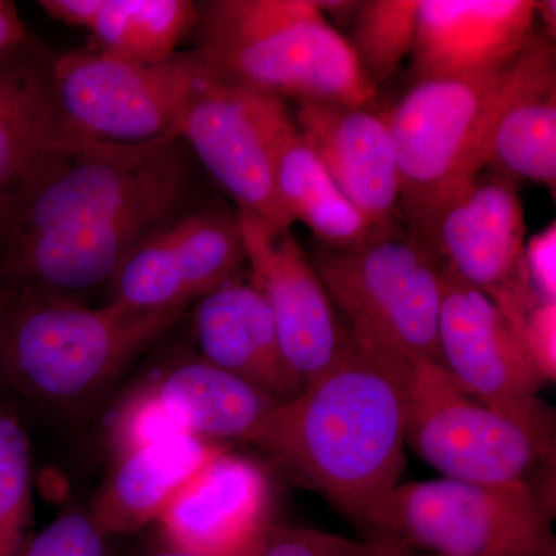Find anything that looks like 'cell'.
Instances as JSON below:
<instances>
[{"instance_id":"cell-30","label":"cell","mask_w":556,"mask_h":556,"mask_svg":"<svg viewBox=\"0 0 556 556\" xmlns=\"http://www.w3.org/2000/svg\"><path fill=\"white\" fill-rule=\"evenodd\" d=\"M517 331L544 382L556 376V302H540L519 318Z\"/></svg>"},{"instance_id":"cell-27","label":"cell","mask_w":556,"mask_h":556,"mask_svg":"<svg viewBox=\"0 0 556 556\" xmlns=\"http://www.w3.org/2000/svg\"><path fill=\"white\" fill-rule=\"evenodd\" d=\"M182 434L193 433L167 407L152 386L135 393L121 407L112 426V441L118 455Z\"/></svg>"},{"instance_id":"cell-1","label":"cell","mask_w":556,"mask_h":556,"mask_svg":"<svg viewBox=\"0 0 556 556\" xmlns=\"http://www.w3.org/2000/svg\"><path fill=\"white\" fill-rule=\"evenodd\" d=\"M181 138H75L0 222V280L58 298L108 287L139 241L193 204Z\"/></svg>"},{"instance_id":"cell-4","label":"cell","mask_w":556,"mask_h":556,"mask_svg":"<svg viewBox=\"0 0 556 556\" xmlns=\"http://www.w3.org/2000/svg\"><path fill=\"white\" fill-rule=\"evenodd\" d=\"M193 50L233 83L294 101L368 108L376 84L314 0L197 3Z\"/></svg>"},{"instance_id":"cell-9","label":"cell","mask_w":556,"mask_h":556,"mask_svg":"<svg viewBox=\"0 0 556 556\" xmlns=\"http://www.w3.org/2000/svg\"><path fill=\"white\" fill-rule=\"evenodd\" d=\"M407 442L444 478L485 485L530 484L551 453V430L489 407L444 365L408 361Z\"/></svg>"},{"instance_id":"cell-20","label":"cell","mask_w":556,"mask_h":556,"mask_svg":"<svg viewBox=\"0 0 556 556\" xmlns=\"http://www.w3.org/2000/svg\"><path fill=\"white\" fill-rule=\"evenodd\" d=\"M485 169L555 190L556 53L547 33L533 31L511 64L486 135Z\"/></svg>"},{"instance_id":"cell-14","label":"cell","mask_w":556,"mask_h":556,"mask_svg":"<svg viewBox=\"0 0 556 556\" xmlns=\"http://www.w3.org/2000/svg\"><path fill=\"white\" fill-rule=\"evenodd\" d=\"M179 138L239 211L292 228L274 182L268 146L243 86L212 68L186 110Z\"/></svg>"},{"instance_id":"cell-3","label":"cell","mask_w":556,"mask_h":556,"mask_svg":"<svg viewBox=\"0 0 556 556\" xmlns=\"http://www.w3.org/2000/svg\"><path fill=\"white\" fill-rule=\"evenodd\" d=\"M186 309L90 308L0 280V388L36 407H89Z\"/></svg>"},{"instance_id":"cell-29","label":"cell","mask_w":556,"mask_h":556,"mask_svg":"<svg viewBox=\"0 0 556 556\" xmlns=\"http://www.w3.org/2000/svg\"><path fill=\"white\" fill-rule=\"evenodd\" d=\"M104 536L90 515L72 511L31 536L22 556H105Z\"/></svg>"},{"instance_id":"cell-11","label":"cell","mask_w":556,"mask_h":556,"mask_svg":"<svg viewBox=\"0 0 556 556\" xmlns=\"http://www.w3.org/2000/svg\"><path fill=\"white\" fill-rule=\"evenodd\" d=\"M243 265L237 214L193 203L131 249L110 281V302L137 313L188 309Z\"/></svg>"},{"instance_id":"cell-19","label":"cell","mask_w":556,"mask_h":556,"mask_svg":"<svg viewBox=\"0 0 556 556\" xmlns=\"http://www.w3.org/2000/svg\"><path fill=\"white\" fill-rule=\"evenodd\" d=\"M243 89L268 146L278 197L292 223H303L327 249L357 247L382 232L340 192L303 138L287 102Z\"/></svg>"},{"instance_id":"cell-23","label":"cell","mask_w":556,"mask_h":556,"mask_svg":"<svg viewBox=\"0 0 556 556\" xmlns=\"http://www.w3.org/2000/svg\"><path fill=\"white\" fill-rule=\"evenodd\" d=\"M38 5L51 20L89 31L90 50L142 64L177 53L199 16L190 0H40Z\"/></svg>"},{"instance_id":"cell-25","label":"cell","mask_w":556,"mask_h":556,"mask_svg":"<svg viewBox=\"0 0 556 556\" xmlns=\"http://www.w3.org/2000/svg\"><path fill=\"white\" fill-rule=\"evenodd\" d=\"M420 0L358 2L348 43L372 83H383L412 56Z\"/></svg>"},{"instance_id":"cell-21","label":"cell","mask_w":556,"mask_h":556,"mask_svg":"<svg viewBox=\"0 0 556 556\" xmlns=\"http://www.w3.org/2000/svg\"><path fill=\"white\" fill-rule=\"evenodd\" d=\"M193 332L204 361L258 388L278 404L303 390L289 365L268 303L257 288L236 277L197 303Z\"/></svg>"},{"instance_id":"cell-28","label":"cell","mask_w":556,"mask_h":556,"mask_svg":"<svg viewBox=\"0 0 556 556\" xmlns=\"http://www.w3.org/2000/svg\"><path fill=\"white\" fill-rule=\"evenodd\" d=\"M399 547L383 541H357L314 529L270 530L257 556H397Z\"/></svg>"},{"instance_id":"cell-22","label":"cell","mask_w":556,"mask_h":556,"mask_svg":"<svg viewBox=\"0 0 556 556\" xmlns=\"http://www.w3.org/2000/svg\"><path fill=\"white\" fill-rule=\"evenodd\" d=\"M225 450L212 439L182 434L121 453L90 517L104 535L156 522L179 490Z\"/></svg>"},{"instance_id":"cell-17","label":"cell","mask_w":556,"mask_h":556,"mask_svg":"<svg viewBox=\"0 0 556 556\" xmlns=\"http://www.w3.org/2000/svg\"><path fill=\"white\" fill-rule=\"evenodd\" d=\"M294 119L329 177L379 230L396 229V150L386 116L343 102L295 101Z\"/></svg>"},{"instance_id":"cell-12","label":"cell","mask_w":556,"mask_h":556,"mask_svg":"<svg viewBox=\"0 0 556 556\" xmlns=\"http://www.w3.org/2000/svg\"><path fill=\"white\" fill-rule=\"evenodd\" d=\"M442 365L468 393L527 426L548 428L538 393L544 379L521 336L493 300L442 268Z\"/></svg>"},{"instance_id":"cell-35","label":"cell","mask_w":556,"mask_h":556,"mask_svg":"<svg viewBox=\"0 0 556 556\" xmlns=\"http://www.w3.org/2000/svg\"><path fill=\"white\" fill-rule=\"evenodd\" d=\"M150 556H199L195 554H190V552L181 551V548H175L167 546L164 551L156 552V554Z\"/></svg>"},{"instance_id":"cell-5","label":"cell","mask_w":556,"mask_h":556,"mask_svg":"<svg viewBox=\"0 0 556 556\" xmlns=\"http://www.w3.org/2000/svg\"><path fill=\"white\" fill-rule=\"evenodd\" d=\"M375 540L437 556H555L547 508L530 484L459 479L397 484L369 510Z\"/></svg>"},{"instance_id":"cell-8","label":"cell","mask_w":556,"mask_h":556,"mask_svg":"<svg viewBox=\"0 0 556 556\" xmlns=\"http://www.w3.org/2000/svg\"><path fill=\"white\" fill-rule=\"evenodd\" d=\"M212 73L197 50L142 64L94 50L54 58L58 108L80 137L144 144L179 138V127L200 84Z\"/></svg>"},{"instance_id":"cell-36","label":"cell","mask_w":556,"mask_h":556,"mask_svg":"<svg viewBox=\"0 0 556 556\" xmlns=\"http://www.w3.org/2000/svg\"><path fill=\"white\" fill-rule=\"evenodd\" d=\"M397 556H413L412 552L404 551V548L399 547Z\"/></svg>"},{"instance_id":"cell-7","label":"cell","mask_w":556,"mask_h":556,"mask_svg":"<svg viewBox=\"0 0 556 556\" xmlns=\"http://www.w3.org/2000/svg\"><path fill=\"white\" fill-rule=\"evenodd\" d=\"M511 64L479 78L417 80L386 116L396 150L399 208L413 232L484 170L486 135Z\"/></svg>"},{"instance_id":"cell-26","label":"cell","mask_w":556,"mask_h":556,"mask_svg":"<svg viewBox=\"0 0 556 556\" xmlns=\"http://www.w3.org/2000/svg\"><path fill=\"white\" fill-rule=\"evenodd\" d=\"M31 525V453L27 433L0 408V556H22Z\"/></svg>"},{"instance_id":"cell-32","label":"cell","mask_w":556,"mask_h":556,"mask_svg":"<svg viewBox=\"0 0 556 556\" xmlns=\"http://www.w3.org/2000/svg\"><path fill=\"white\" fill-rule=\"evenodd\" d=\"M31 38L16 5L9 0H0V60L20 50Z\"/></svg>"},{"instance_id":"cell-15","label":"cell","mask_w":556,"mask_h":556,"mask_svg":"<svg viewBox=\"0 0 556 556\" xmlns=\"http://www.w3.org/2000/svg\"><path fill=\"white\" fill-rule=\"evenodd\" d=\"M263 468L223 452L182 486L161 514L167 546L199 556H257L274 526Z\"/></svg>"},{"instance_id":"cell-2","label":"cell","mask_w":556,"mask_h":556,"mask_svg":"<svg viewBox=\"0 0 556 556\" xmlns=\"http://www.w3.org/2000/svg\"><path fill=\"white\" fill-rule=\"evenodd\" d=\"M408 361L346 327L338 353L277 405L252 444L364 521L405 468Z\"/></svg>"},{"instance_id":"cell-31","label":"cell","mask_w":556,"mask_h":556,"mask_svg":"<svg viewBox=\"0 0 556 556\" xmlns=\"http://www.w3.org/2000/svg\"><path fill=\"white\" fill-rule=\"evenodd\" d=\"M526 266L530 283L541 302H556V226L526 241Z\"/></svg>"},{"instance_id":"cell-33","label":"cell","mask_w":556,"mask_h":556,"mask_svg":"<svg viewBox=\"0 0 556 556\" xmlns=\"http://www.w3.org/2000/svg\"><path fill=\"white\" fill-rule=\"evenodd\" d=\"M318 10L325 14L339 17V20H348L356 13L358 2H345V0H314Z\"/></svg>"},{"instance_id":"cell-18","label":"cell","mask_w":556,"mask_h":556,"mask_svg":"<svg viewBox=\"0 0 556 556\" xmlns=\"http://www.w3.org/2000/svg\"><path fill=\"white\" fill-rule=\"evenodd\" d=\"M53 64L35 38L0 60V222L75 138L58 108Z\"/></svg>"},{"instance_id":"cell-24","label":"cell","mask_w":556,"mask_h":556,"mask_svg":"<svg viewBox=\"0 0 556 556\" xmlns=\"http://www.w3.org/2000/svg\"><path fill=\"white\" fill-rule=\"evenodd\" d=\"M153 390L190 433L254 442L278 402L203 357L175 365Z\"/></svg>"},{"instance_id":"cell-6","label":"cell","mask_w":556,"mask_h":556,"mask_svg":"<svg viewBox=\"0 0 556 556\" xmlns=\"http://www.w3.org/2000/svg\"><path fill=\"white\" fill-rule=\"evenodd\" d=\"M313 265L357 338L442 365V266L419 237L382 230L357 247L324 248Z\"/></svg>"},{"instance_id":"cell-34","label":"cell","mask_w":556,"mask_h":556,"mask_svg":"<svg viewBox=\"0 0 556 556\" xmlns=\"http://www.w3.org/2000/svg\"><path fill=\"white\" fill-rule=\"evenodd\" d=\"M535 14L546 25V33L555 38L556 30V2L555 0H543L535 3Z\"/></svg>"},{"instance_id":"cell-16","label":"cell","mask_w":556,"mask_h":556,"mask_svg":"<svg viewBox=\"0 0 556 556\" xmlns=\"http://www.w3.org/2000/svg\"><path fill=\"white\" fill-rule=\"evenodd\" d=\"M533 0H420L412 51L417 80L466 79L508 67L535 25Z\"/></svg>"},{"instance_id":"cell-13","label":"cell","mask_w":556,"mask_h":556,"mask_svg":"<svg viewBox=\"0 0 556 556\" xmlns=\"http://www.w3.org/2000/svg\"><path fill=\"white\" fill-rule=\"evenodd\" d=\"M237 217L251 283L268 303L285 356L305 386L328 367L346 328L291 228L244 211Z\"/></svg>"},{"instance_id":"cell-10","label":"cell","mask_w":556,"mask_h":556,"mask_svg":"<svg viewBox=\"0 0 556 556\" xmlns=\"http://www.w3.org/2000/svg\"><path fill=\"white\" fill-rule=\"evenodd\" d=\"M442 268L493 300L517 327L541 302L526 266V219L517 186L482 170L442 201L417 232Z\"/></svg>"}]
</instances>
